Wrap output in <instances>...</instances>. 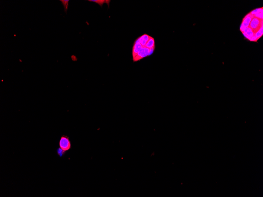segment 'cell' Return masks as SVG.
Here are the masks:
<instances>
[{
  "label": "cell",
  "instance_id": "obj_1",
  "mask_svg": "<svg viewBox=\"0 0 263 197\" xmlns=\"http://www.w3.org/2000/svg\"><path fill=\"white\" fill-rule=\"evenodd\" d=\"M154 49H150L146 47L145 46L142 47L141 50L139 52L135 57L133 58V61L137 62L141 60V59L145 58L146 57H148L151 56L154 53Z\"/></svg>",
  "mask_w": 263,
  "mask_h": 197
},
{
  "label": "cell",
  "instance_id": "obj_2",
  "mask_svg": "<svg viewBox=\"0 0 263 197\" xmlns=\"http://www.w3.org/2000/svg\"><path fill=\"white\" fill-rule=\"evenodd\" d=\"M59 146L65 152L70 150L71 148V144L69 137L66 136H62L59 141Z\"/></svg>",
  "mask_w": 263,
  "mask_h": 197
},
{
  "label": "cell",
  "instance_id": "obj_3",
  "mask_svg": "<svg viewBox=\"0 0 263 197\" xmlns=\"http://www.w3.org/2000/svg\"><path fill=\"white\" fill-rule=\"evenodd\" d=\"M151 38V36L147 34H144L137 38L136 41L141 44L143 47L145 46L146 44Z\"/></svg>",
  "mask_w": 263,
  "mask_h": 197
},
{
  "label": "cell",
  "instance_id": "obj_4",
  "mask_svg": "<svg viewBox=\"0 0 263 197\" xmlns=\"http://www.w3.org/2000/svg\"><path fill=\"white\" fill-rule=\"evenodd\" d=\"M142 47V46L141 44L136 41H135L133 48V51H132L133 58L135 57V56L137 55L138 52L141 50Z\"/></svg>",
  "mask_w": 263,
  "mask_h": 197
},
{
  "label": "cell",
  "instance_id": "obj_5",
  "mask_svg": "<svg viewBox=\"0 0 263 197\" xmlns=\"http://www.w3.org/2000/svg\"><path fill=\"white\" fill-rule=\"evenodd\" d=\"M88 1L94 2V3H97V4L99 5L101 7L105 3H106L108 7H109L110 3L111 1H110V0H88Z\"/></svg>",
  "mask_w": 263,
  "mask_h": 197
},
{
  "label": "cell",
  "instance_id": "obj_6",
  "mask_svg": "<svg viewBox=\"0 0 263 197\" xmlns=\"http://www.w3.org/2000/svg\"><path fill=\"white\" fill-rule=\"evenodd\" d=\"M60 1L62 3L64 8L65 12L67 13L68 11V6H69V0H60Z\"/></svg>",
  "mask_w": 263,
  "mask_h": 197
},
{
  "label": "cell",
  "instance_id": "obj_7",
  "mask_svg": "<svg viewBox=\"0 0 263 197\" xmlns=\"http://www.w3.org/2000/svg\"><path fill=\"white\" fill-rule=\"evenodd\" d=\"M66 152L65 151L63 150L62 149L60 148H58L57 149V155L60 157H62L63 155H64L65 154H66Z\"/></svg>",
  "mask_w": 263,
  "mask_h": 197
}]
</instances>
